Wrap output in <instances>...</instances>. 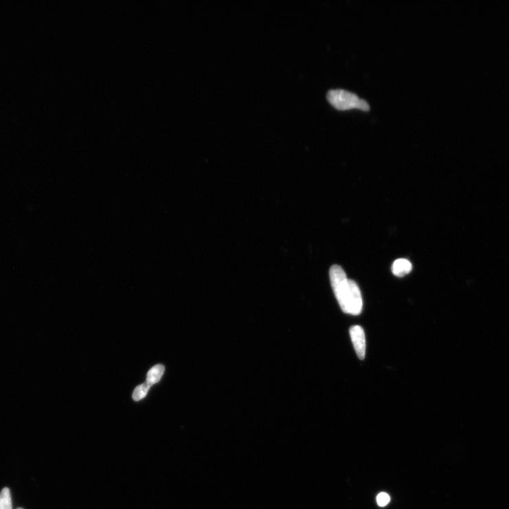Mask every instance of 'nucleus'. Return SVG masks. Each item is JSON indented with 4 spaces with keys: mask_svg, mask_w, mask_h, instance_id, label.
Returning a JSON list of instances; mask_svg holds the SVG:
<instances>
[{
    "mask_svg": "<svg viewBox=\"0 0 509 509\" xmlns=\"http://www.w3.org/2000/svg\"><path fill=\"white\" fill-rule=\"evenodd\" d=\"M165 367L161 365H157L152 367L147 376V383L150 386L158 383L164 373Z\"/></svg>",
    "mask_w": 509,
    "mask_h": 509,
    "instance_id": "obj_5",
    "label": "nucleus"
},
{
    "mask_svg": "<svg viewBox=\"0 0 509 509\" xmlns=\"http://www.w3.org/2000/svg\"><path fill=\"white\" fill-rule=\"evenodd\" d=\"M327 99L336 109L348 111L353 109L369 111L370 106L367 101L359 99V96L344 89H332L328 91Z\"/></svg>",
    "mask_w": 509,
    "mask_h": 509,
    "instance_id": "obj_2",
    "label": "nucleus"
},
{
    "mask_svg": "<svg viewBox=\"0 0 509 509\" xmlns=\"http://www.w3.org/2000/svg\"><path fill=\"white\" fill-rule=\"evenodd\" d=\"M350 337L355 350L356 354L359 359L363 360L366 354V337L365 331L359 326H352L350 330Z\"/></svg>",
    "mask_w": 509,
    "mask_h": 509,
    "instance_id": "obj_3",
    "label": "nucleus"
},
{
    "mask_svg": "<svg viewBox=\"0 0 509 509\" xmlns=\"http://www.w3.org/2000/svg\"><path fill=\"white\" fill-rule=\"evenodd\" d=\"M150 387L151 386L147 383L138 385L133 392V400L136 402L142 400L145 396L148 395Z\"/></svg>",
    "mask_w": 509,
    "mask_h": 509,
    "instance_id": "obj_7",
    "label": "nucleus"
},
{
    "mask_svg": "<svg viewBox=\"0 0 509 509\" xmlns=\"http://www.w3.org/2000/svg\"><path fill=\"white\" fill-rule=\"evenodd\" d=\"M0 509H12L11 493L8 488H5L0 493Z\"/></svg>",
    "mask_w": 509,
    "mask_h": 509,
    "instance_id": "obj_6",
    "label": "nucleus"
},
{
    "mask_svg": "<svg viewBox=\"0 0 509 509\" xmlns=\"http://www.w3.org/2000/svg\"><path fill=\"white\" fill-rule=\"evenodd\" d=\"M329 273L333 293L339 306L344 313L358 316L361 313L363 302L357 284L348 278L341 266L332 265Z\"/></svg>",
    "mask_w": 509,
    "mask_h": 509,
    "instance_id": "obj_1",
    "label": "nucleus"
},
{
    "mask_svg": "<svg viewBox=\"0 0 509 509\" xmlns=\"http://www.w3.org/2000/svg\"><path fill=\"white\" fill-rule=\"evenodd\" d=\"M16 509H23V508H16Z\"/></svg>",
    "mask_w": 509,
    "mask_h": 509,
    "instance_id": "obj_9",
    "label": "nucleus"
},
{
    "mask_svg": "<svg viewBox=\"0 0 509 509\" xmlns=\"http://www.w3.org/2000/svg\"><path fill=\"white\" fill-rule=\"evenodd\" d=\"M413 270V264L407 259L396 260L392 265V273L395 276L402 278Z\"/></svg>",
    "mask_w": 509,
    "mask_h": 509,
    "instance_id": "obj_4",
    "label": "nucleus"
},
{
    "mask_svg": "<svg viewBox=\"0 0 509 509\" xmlns=\"http://www.w3.org/2000/svg\"><path fill=\"white\" fill-rule=\"evenodd\" d=\"M390 501V497L385 493H381L377 497V502L380 506H385Z\"/></svg>",
    "mask_w": 509,
    "mask_h": 509,
    "instance_id": "obj_8",
    "label": "nucleus"
}]
</instances>
